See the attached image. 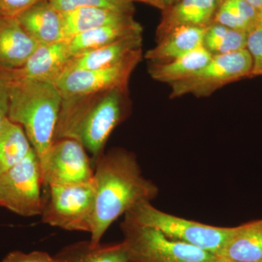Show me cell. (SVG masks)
<instances>
[{
	"label": "cell",
	"instance_id": "cell-1",
	"mask_svg": "<svg viewBox=\"0 0 262 262\" xmlns=\"http://www.w3.org/2000/svg\"><path fill=\"white\" fill-rule=\"evenodd\" d=\"M96 199L90 243L100 244L103 234L122 215L158 196V188L144 178L134 154L123 149L102 153L94 164Z\"/></svg>",
	"mask_w": 262,
	"mask_h": 262
},
{
	"label": "cell",
	"instance_id": "cell-2",
	"mask_svg": "<svg viewBox=\"0 0 262 262\" xmlns=\"http://www.w3.org/2000/svg\"><path fill=\"white\" fill-rule=\"evenodd\" d=\"M127 101V89L63 98L54 140L79 141L92 155L94 165L112 133L126 118Z\"/></svg>",
	"mask_w": 262,
	"mask_h": 262
},
{
	"label": "cell",
	"instance_id": "cell-3",
	"mask_svg": "<svg viewBox=\"0 0 262 262\" xmlns=\"http://www.w3.org/2000/svg\"><path fill=\"white\" fill-rule=\"evenodd\" d=\"M62 101L52 82L10 81L8 119L23 127L39 160L54 141Z\"/></svg>",
	"mask_w": 262,
	"mask_h": 262
},
{
	"label": "cell",
	"instance_id": "cell-4",
	"mask_svg": "<svg viewBox=\"0 0 262 262\" xmlns=\"http://www.w3.org/2000/svg\"><path fill=\"white\" fill-rule=\"evenodd\" d=\"M124 220L157 229L168 238L196 246L215 256L237 229V227H214L179 218L160 211L151 202L134 207Z\"/></svg>",
	"mask_w": 262,
	"mask_h": 262
},
{
	"label": "cell",
	"instance_id": "cell-5",
	"mask_svg": "<svg viewBox=\"0 0 262 262\" xmlns=\"http://www.w3.org/2000/svg\"><path fill=\"white\" fill-rule=\"evenodd\" d=\"M42 222L67 231L91 232L94 219L96 187L89 182L46 187Z\"/></svg>",
	"mask_w": 262,
	"mask_h": 262
},
{
	"label": "cell",
	"instance_id": "cell-6",
	"mask_svg": "<svg viewBox=\"0 0 262 262\" xmlns=\"http://www.w3.org/2000/svg\"><path fill=\"white\" fill-rule=\"evenodd\" d=\"M129 262H215V255L164 235L160 231L124 220L120 225Z\"/></svg>",
	"mask_w": 262,
	"mask_h": 262
},
{
	"label": "cell",
	"instance_id": "cell-7",
	"mask_svg": "<svg viewBox=\"0 0 262 262\" xmlns=\"http://www.w3.org/2000/svg\"><path fill=\"white\" fill-rule=\"evenodd\" d=\"M42 186L40 164L32 149L20 163L0 173V207L24 217L40 215Z\"/></svg>",
	"mask_w": 262,
	"mask_h": 262
},
{
	"label": "cell",
	"instance_id": "cell-8",
	"mask_svg": "<svg viewBox=\"0 0 262 262\" xmlns=\"http://www.w3.org/2000/svg\"><path fill=\"white\" fill-rule=\"evenodd\" d=\"M252 58L248 50L212 57L201 70L179 82L170 84V98L192 94L196 97L211 96L225 84L250 77Z\"/></svg>",
	"mask_w": 262,
	"mask_h": 262
},
{
	"label": "cell",
	"instance_id": "cell-9",
	"mask_svg": "<svg viewBox=\"0 0 262 262\" xmlns=\"http://www.w3.org/2000/svg\"><path fill=\"white\" fill-rule=\"evenodd\" d=\"M39 164L45 187L77 184L94 179L92 160L85 148L75 139L62 138L53 141Z\"/></svg>",
	"mask_w": 262,
	"mask_h": 262
},
{
	"label": "cell",
	"instance_id": "cell-10",
	"mask_svg": "<svg viewBox=\"0 0 262 262\" xmlns=\"http://www.w3.org/2000/svg\"><path fill=\"white\" fill-rule=\"evenodd\" d=\"M141 58L140 49L113 67L98 70H66L55 84L63 98L114 89H126L131 74Z\"/></svg>",
	"mask_w": 262,
	"mask_h": 262
},
{
	"label": "cell",
	"instance_id": "cell-11",
	"mask_svg": "<svg viewBox=\"0 0 262 262\" xmlns=\"http://www.w3.org/2000/svg\"><path fill=\"white\" fill-rule=\"evenodd\" d=\"M68 40L39 45L35 52L18 70L0 72L9 81L36 80L56 83L72 59Z\"/></svg>",
	"mask_w": 262,
	"mask_h": 262
},
{
	"label": "cell",
	"instance_id": "cell-12",
	"mask_svg": "<svg viewBox=\"0 0 262 262\" xmlns=\"http://www.w3.org/2000/svg\"><path fill=\"white\" fill-rule=\"evenodd\" d=\"M39 46L16 18L0 17V72L23 67Z\"/></svg>",
	"mask_w": 262,
	"mask_h": 262
},
{
	"label": "cell",
	"instance_id": "cell-13",
	"mask_svg": "<svg viewBox=\"0 0 262 262\" xmlns=\"http://www.w3.org/2000/svg\"><path fill=\"white\" fill-rule=\"evenodd\" d=\"M222 0H177L163 10L157 29V40L179 26L208 27L214 20Z\"/></svg>",
	"mask_w": 262,
	"mask_h": 262
},
{
	"label": "cell",
	"instance_id": "cell-14",
	"mask_svg": "<svg viewBox=\"0 0 262 262\" xmlns=\"http://www.w3.org/2000/svg\"><path fill=\"white\" fill-rule=\"evenodd\" d=\"M16 18L24 30L39 45L67 40L61 13L48 0L33 5Z\"/></svg>",
	"mask_w": 262,
	"mask_h": 262
},
{
	"label": "cell",
	"instance_id": "cell-15",
	"mask_svg": "<svg viewBox=\"0 0 262 262\" xmlns=\"http://www.w3.org/2000/svg\"><path fill=\"white\" fill-rule=\"evenodd\" d=\"M207 27L182 25L175 27L157 40L144 58L150 63H167L203 46Z\"/></svg>",
	"mask_w": 262,
	"mask_h": 262
},
{
	"label": "cell",
	"instance_id": "cell-16",
	"mask_svg": "<svg viewBox=\"0 0 262 262\" xmlns=\"http://www.w3.org/2000/svg\"><path fill=\"white\" fill-rule=\"evenodd\" d=\"M66 39L86 31L135 20L134 13L103 8H82L61 13Z\"/></svg>",
	"mask_w": 262,
	"mask_h": 262
},
{
	"label": "cell",
	"instance_id": "cell-17",
	"mask_svg": "<svg viewBox=\"0 0 262 262\" xmlns=\"http://www.w3.org/2000/svg\"><path fill=\"white\" fill-rule=\"evenodd\" d=\"M142 34L125 38L108 46L72 57L67 70H98L120 63L141 49Z\"/></svg>",
	"mask_w": 262,
	"mask_h": 262
},
{
	"label": "cell",
	"instance_id": "cell-18",
	"mask_svg": "<svg viewBox=\"0 0 262 262\" xmlns=\"http://www.w3.org/2000/svg\"><path fill=\"white\" fill-rule=\"evenodd\" d=\"M143 28L136 20L113 24L86 31L68 39L71 53L76 56L121 40L142 34Z\"/></svg>",
	"mask_w": 262,
	"mask_h": 262
},
{
	"label": "cell",
	"instance_id": "cell-19",
	"mask_svg": "<svg viewBox=\"0 0 262 262\" xmlns=\"http://www.w3.org/2000/svg\"><path fill=\"white\" fill-rule=\"evenodd\" d=\"M216 257L237 262H262V223L259 220L237 227Z\"/></svg>",
	"mask_w": 262,
	"mask_h": 262
},
{
	"label": "cell",
	"instance_id": "cell-20",
	"mask_svg": "<svg viewBox=\"0 0 262 262\" xmlns=\"http://www.w3.org/2000/svg\"><path fill=\"white\" fill-rule=\"evenodd\" d=\"M212 55L201 47L167 63H150L148 72L153 80L172 84L192 76L210 61Z\"/></svg>",
	"mask_w": 262,
	"mask_h": 262
},
{
	"label": "cell",
	"instance_id": "cell-21",
	"mask_svg": "<svg viewBox=\"0 0 262 262\" xmlns=\"http://www.w3.org/2000/svg\"><path fill=\"white\" fill-rule=\"evenodd\" d=\"M57 262H129L123 243L93 246L89 241L67 246L56 256Z\"/></svg>",
	"mask_w": 262,
	"mask_h": 262
},
{
	"label": "cell",
	"instance_id": "cell-22",
	"mask_svg": "<svg viewBox=\"0 0 262 262\" xmlns=\"http://www.w3.org/2000/svg\"><path fill=\"white\" fill-rule=\"evenodd\" d=\"M32 149L23 127L8 119L0 132V173L20 163Z\"/></svg>",
	"mask_w": 262,
	"mask_h": 262
},
{
	"label": "cell",
	"instance_id": "cell-23",
	"mask_svg": "<svg viewBox=\"0 0 262 262\" xmlns=\"http://www.w3.org/2000/svg\"><path fill=\"white\" fill-rule=\"evenodd\" d=\"M213 23L248 34L261 25L262 18L246 0H225L217 10Z\"/></svg>",
	"mask_w": 262,
	"mask_h": 262
},
{
	"label": "cell",
	"instance_id": "cell-24",
	"mask_svg": "<svg viewBox=\"0 0 262 262\" xmlns=\"http://www.w3.org/2000/svg\"><path fill=\"white\" fill-rule=\"evenodd\" d=\"M247 39V33L212 23L206 28L203 46L213 56L228 54L246 49Z\"/></svg>",
	"mask_w": 262,
	"mask_h": 262
},
{
	"label": "cell",
	"instance_id": "cell-25",
	"mask_svg": "<svg viewBox=\"0 0 262 262\" xmlns=\"http://www.w3.org/2000/svg\"><path fill=\"white\" fill-rule=\"evenodd\" d=\"M60 13L82 8H103L134 13L132 3L126 0H48Z\"/></svg>",
	"mask_w": 262,
	"mask_h": 262
},
{
	"label": "cell",
	"instance_id": "cell-26",
	"mask_svg": "<svg viewBox=\"0 0 262 262\" xmlns=\"http://www.w3.org/2000/svg\"><path fill=\"white\" fill-rule=\"evenodd\" d=\"M246 49L252 58L250 77L262 75V24L248 33Z\"/></svg>",
	"mask_w": 262,
	"mask_h": 262
},
{
	"label": "cell",
	"instance_id": "cell-27",
	"mask_svg": "<svg viewBox=\"0 0 262 262\" xmlns=\"http://www.w3.org/2000/svg\"><path fill=\"white\" fill-rule=\"evenodd\" d=\"M43 0H0V17L17 18L39 2Z\"/></svg>",
	"mask_w": 262,
	"mask_h": 262
},
{
	"label": "cell",
	"instance_id": "cell-28",
	"mask_svg": "<svg viewBox=\"0 0 262 262\" xmlns=\"http://www.w3.org/2000/svg\"><path fill=\"white\" fill-rule=\"evenodd\" d=\"M2 262H57L56 258L44 251H32L26 253L15 251L10 252Z\"/></svg>",
	"mask_w": 262,
	"mask_h": 262
},
{
	"label": "cell",
	"instance_id": "cell-29",
	"mask_svg": "<svg viewBox=\"0 0 262 262\" xmlns=\"http://www.w3.org/2000/svg\"><path fill=\"white\" fill-rule=\"evenodd\" d=\"M10 103V81L0 75V132L8 119Z\"/></svg>",
	"mask_w": 262,
	"mask_h": 262
},
{
	"label": "cell",
	"instance_id": "cell-30",
	"mask_svg": "<svg viewBox=\"0 0 262 262\" xmlns=\"http://www.w3.org/2000/svg\"><path fill=\"white\" fill-rule=\"evenodd\" d=\"M126 1L132 3L133 2H141V3H145V4L158 8V9L163 10V11L166 9L164 0H126Z\"/></svg>",
	"mask_w": 262,
	"mask_h": 262
},
{
	"label": "cell",
	"instance_id": "cell-31",
	"mask_svg": "<svg viewBox=\"0 0 262 262\" xmlns=\"http://www.w3.org/2000/svg\"><path fill=\"white\" fill-rule=\"evenodd\" d=\"M246 1L257 11L258 15L262 18V0H246Z\"/></svg>",
	"mask_w": 262,
	"mask_h": 262
},
{
	"label": "cell",
	"instance_id": "cell-32",
	"mask_svg": "<svg viewBox=\"0 0 262 262\" xmlns=\"http://www.w3.org/2000/svg\"><path fill=\"white\" fill-rule=\"evenodd\" d=\"M177 1V0H164L166 8H168V7L171 6V5H173Z\"/></svg>",
	"mask_w": 262,
	"mask_h": 262
},
{
	"label": "cell",
	"instance_id": "cell-33",
	"mask_svg": "<svg viewBox=\"0 0 262 262\" xmlns=\"http://www.w3.org/2000/svg\"><path fill=\"white\" fill-rule=\"evenodd\" d=\"M215 262H237V261H229V260L222 259V258H220L217 257L216 261H215Z\"/></svg>",
	"mask_w": 262,
	"mask_h": 262
},
{
	"label": "cell",
	"instance_id": "cell-34",
	"mask_svg": "<svg viewBox=\"0 0 262 262\" xmlns=\"http://www.w3.org/2000/svg\"><path fill=\"white\" fill-rule=\"evenodd\" d=\"M259 221H260V222H261V223H262V220H260Z\"/></svg>",
	"mask_w": 262,
	"mask_h": 262
},
{
	"label": "cell",
	"instance_id": "cell-35",
	"mask_svg": "<svg viewBox=\"0 0 262 262\" xmlns=\"http://www.w3.org/2000/svg\"><path fill=\"white\" fill-rule=\"evenodd\" d=\"M222 1H225V0H222Z\"/></svg>",
	"mask_w": 262,
	"mask_h": 262
},
{
	"label": "cell",
	"instance_id": "cell-36",
	"mask_svg": "<svg viewBox=\"0 0 262 262\" xmlns=\"http://www.w3.org/2000/svg\"><path fill=\"white\" fill-rule=\"evenodd\" d=\"M261 220H262V219H261Z\"/></svg>",
	"mask_w": 262,
	"mask_h": 262
}]
</instances>
